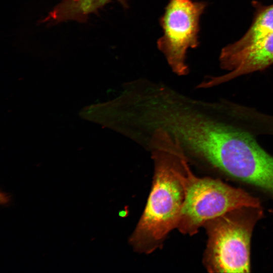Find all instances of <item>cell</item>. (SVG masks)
I'll list each match as a JSON object with an SVG mask.
<instances>
[{"instance_id":"5b68a950","label":"cell","mask_w":273,"mask_h":273,"mask_svg":"<svg viewBox=\"0 0 273 273\" xmlns=\"http://www.w3.org/2000/svg\"><path fill=\"white\" fill-rule=\"evenodd\" d=\"M206 4L193 0H170L160 19L163 35L157 41L172 71L186 75L187 51L199 44V21Z\"/></svg>"},{"instance_id":"ba28073f","label":"cell","mask_w":273,"mask_h":273,"mask_svg":"<svg viewBox=\"0 0 273 273\" xmlns=\"http://www.w3.org/2000/svg\"><path fill=\"white\" fill-rule=\"evenodd\" d=\"M113 0H62L53 9L47 19L53 22L80 20ZM127 6L126 0H116Z\"/></svg>"},{"instance_id":"7a4b0ae2","label":"cell","mask_w":273,"mask_h":273,"mask_svg":"<svg viewBox=\"0 0 273 273\" xmlns=\"http://www.w3.org/2000/svg\"><path fill=\"white\" fill-rule=\"evenodd\" d=\"M154 164L153 185L145 209L130 239L134 249L151 253L177 228L190 169L180 141L158 128L150 142Z\"/></svg>"},{"instance_id":"8992f818","label":"cell","mask_w":273,"mask_h":273,"mask_svg":"<svg viewBox=\"0 0 273 273\" xmlns=\"http://www.w3.org/2000/svg\"><path fill=\"white\" fill-rule=\"evenodd\" d=\"M273 64V32L258 40L249 48L220 64L228 71L222 75L211 77L199 85L206 88L216 86L241 75L264 70Z\"/></svg>"},{"instance_id":"277c9868","label":"cell","mask_w":273,"mask_h":273,"mask_svg":"<svg viewBox=\"0 0 273 273\" xmlns=\"http://www.w3.org/2000/svg\"><path fill=\"white\" fill-rule=\"evenodd\" d=\"M242 206H261L257 197L221 179L195 176L191 169L186 181L185 198L178 230L192 235L208 221Z\"/></svg>"},{"instance_id":"3957f363","label":"cell","mask_w":273,"mask_h":273,"mask_svg":"<svg viewBox=\"0 0 273 273\" xmlns=\"http://www.w3.org/2000/svg\"><path fill=\"white\" fill-rule=\"evenodd\" d=\"M263 216L261 206H242L207 221L203 262L210 272H250L253 230Z\"/></svg>"},{"instance_id":"6da1fadb","label":"cell","mask_w":273,"mask_h":273,"mask_svg":"<svg viewBox=\"0 0 273 273\" xmlns=\"http://www.w3.org/2000/svg\"><path fill=\"white\" fill-rule=\"evenodd\" d=\"M203 107L187 127L190 150L223 177L273 199V156L257 140L273 135V116L225 100Z\"/></svg>"},{"instance_id":"52a82bcc","label":"cell","mask_w":273,"mask_h":273,"mask_svg":"<svg viewBox=\"0 0 273 273\" xmlns=\"http://www.w3.org/2000/svg\"><path fill=\"white\" fill-rule=\"evenodd\" d=\"M257 6L252 23L247 32L238 41L226 46L221 50L220 63L242 53L263 36L273 32V5Z\"/></svg>"}]
</instances>
